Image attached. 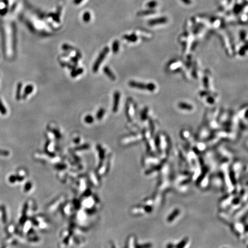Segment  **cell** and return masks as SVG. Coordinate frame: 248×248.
Here are the masks:
<instances>
[{"mask_svg": "<svg viewBox=\"0 0 248 248\" xmlns=\"http://www.w3.org/2000/svg\"><path fill=\"white\" fill-rule=\"evenodd\" d=\"M109 48H107L106 47V48H105V49H104V50H103V51L102 52V53L99 55L98 58L97 59L96 62L94 64V67H93V71H94V72H96V71H98L99 67V66H100V64L102 62H103L105 57L106 56V55L108 54V53L109 52Z\"/></svg>", "mask_w": 248, "mask_h": 248, "instance_id": "cell-1", "label": "cell"}, {"mask_svg": "<svg viewBox=\"0 0 248 248\" xmlns=\"http://www.w3.org/2000/svg\"><path fill=\"white\" fill-rule=\"evenodd\" d=\"M120 98V94L118 92L114 94V106H113V111L115 112L118 109V105L119 103V99Z\"/></svg>", "mask_w": 248, "mask_h": 248, "instance_id": "cell-2", "label": "cell"}, {"mask_svg": "<svg viewBox=\"0 0 248 248\" xmlns=\"http://www.w3.org/2000/svg\"><path fill=\"white\" fill-rule=\"evenodd\" d=\"M104 72L106 73V74L107 75H108V76L112 80H115V76H114V74L112 73V72L109 69L108 67H106L104 68Z\"/></svg>", "mask_w": 248, "mask_h": 248, "instance_id": "cell-3", "label": "cell"}, {"mask_svg": "<svg viewBox=\"0 0 248 248\" xmlns=\"http://www.w3.org/2000/svg\"><path fill=\"white\" fill-rule=\"evenodd\" d=\"M179 106L181 109H186V110H191L192 109V106L189 104L186 103H181L179 104Z\"/></svg>", "mask_w": 248, "mask_h": 248, "instance_id": "cell-4", "label": "cell"}, {"mask_svg": "<svg viewBox=\"0 0 248 248\" xmlns=\"http://www.w3.org/2000/svg\"><path fill=\"white\" fill-rule=\"evenodd\" d=\"M33 87L32 86H27V87H26L25 90V93H24V98H25L26 96L27 95L30 94L31 92H32V91H33Z\"/></svg>", "mask_w": 248, "mask_h": 248, "instance_id": "cell-5", "label": "cell"}, {"mask_svg": "<svg viewBox=\"0 0 248 248\" xmlns=\"http://www.w3.org/2000/svg\"><path fill=\"white\" fill-rule=\"evenodd\" d=\"M104 113H105V110H104V109H101L99 110V111L98 112V114H97V118L98 119H101V118H102V117H103V114H104Z\"/></svg>", "mask_w": 248, "mask_h": 248, "instance_id": "cell-6", "label": "cell"}, {"mask_svg": "<svg viewBox=\"0 0 248 248\" xmlns=\"http://www.w3.org/2000/svg\"><path fill=\"white\" fill-rule=\"evenodd\" d=\"M113 50L114 52H117L118 50V43L117 41H115L114 43L113 46Z\"/></svg>", "mask_w": 248, "mask_h": 248, "instance_id": "cell-7", "label": "cell"}, {"mask_svg": "<svg viewBox=\"0 0 248 248\" xmlns=\"http://www.w3.org/2000/svg\"><path fill=\"white\" fill-rule=\"evenodd\" d=\"M90 15L89 14V13L86 12L83 15V20L85 21H89L90 20Z\"/></svg>", "mask_w": 248, "mask_h": 248, "instance_id": "cell-8", "label": "cell"}, {"mask_svg": "<svg viewBox=\"0 0 248 248\" xmlns=\"http://www.w3.org/2000/svg\"><path fill=\"white\" fill-rule=\"evenodd\" d=\"M85 121L87 123H91L93 121V118L90 115H88L85 118Z\"/></svg>", "mask_w": 248, "mask_h": 248, "instance_id": "cell-9", "label": "cell"}, {"mask_svg": "<svg viewBox=\"0 0 248 248\" xmlns=\"http://www.w3.org/2000/svg\"><path fill=\"white\" fill-rule=\"evenodd\" d=\"M0 110L1 111V112H2L3 114L6 113V109L5 108H4V107L3 106L2 104L1 103V101H0Z\"/></svg>", "mask_w": 248, "mask_h": 248, "instance_id": "cell-10", "label": "cell"}, {"mask_svg": "<svg viewBox=\"0 0 248 248\" xmlns=\"http://www.w3.org/2000/svg\"><path fill=\"white\" fill-rule=\"evenodd\" d=\"M21 84L20 83L18 85V90H17V98H19V97H20V89H21Z\"/></svg>", "mask_w": 248, "mask_h": 248, "instance_id": "cell-11", "label": "cell"}, {"mask_svg": "<svg viewBox=\"0 0 248 248\" xmlns=\"http://www.w3.org/2000/svg\"><path fill=\"white\" fill-rule=\"evenodd\" d=\"M7 12V9H3L0 10V14L1 15H5V14Z\"/></svg>", "mask_w": 248, "mask_h": 248, "instance_id": "cell-12", "label": "cell"}, {"mask_svg": "<svg viewBox=\"0 0 248 248\" xmlns=\"http://www.w3.org/2000/svg\"><path fill=\"white\" fill-rule=\"evenodd\" d=\"M82 1V0H75V3L76 4H79V3L81 2Z\"/></svg>", "mask_w": 248, "mask_h": 248, "instance_id": "cell-13", "label": "cell"}]
</instances>
